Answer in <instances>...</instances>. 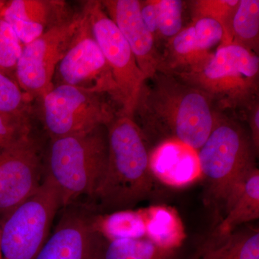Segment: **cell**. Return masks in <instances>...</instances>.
Wrapping results in <instances>:
<instances>
[{
  "label": "cell",
  "mask_w": 259,
  "mask_h": 259,
  "mask_svg": "<svg viewBox=\"0 0 259 259\" xmlns=\"http://www.w3.org/2000/svg\"><path fill=\"white\" fill-rule=\"evenodd\" d=\"M218 112L203 92L158 71L143 83L134 117L145 136L178 141L197 151L212 132Z\"/></svg>",
  "instance_id": "cell-1"
},
{
  "label": "cell",
  "mask_w": 259,
  "mask_h": 259,
  "mask_svg": "<svg viewBox=\"0 0 259 259\" xmlns=\"http://www.w3.org/2000/svg\"><path fill=\"white\" fill-rule=\"evenodd\" d=\"M107 131L106 168L94 198L104 209H130L152 191L147 139L136 120L126 116H116Z\"/></svg>",
  "instance_id": "cell-2"
},
{
  "label": "cell",
  "mask_w": 259,
  "mask_h": 259,
  "mask_svg": "<svg viewBox=\"0 0 259 259\" xmlns=\"http://www.w3.org/2000/svg\"><path fill=\"white\" fill-rule=\"evenodd\" d=\"M258 155L248 130L237 119L218 112L212 132L197 156L209 202L223 214L256 168Z\"/></svg>",
  "instance_id": "cell-3"
},
{
  "label": "cell",
  "mask_w": 259,
  "mask_h": 259,
  "mask_svg": "<svg viewBox=\"0 0 259 259\" xmlns=\"http://www.w3.org/2000/svg\"><path fill=\"white\" fill-rule=\"evenodd\" d=\"M107 127L87 134L51 139L44 170L55 187L61 207L83 196L94 197L106 168Z\"/></svg>",
  "instance_id": "cell-4"
},
{
  "label": "cell",
  "mask_w": 259,
  "mask_h": 259,
  "mask_svg": "<svg viewBox=\"0 0 259 259\" xmlns=\"http://www.w3.org/2000/svg\"><path fill=\"white\" fill-rule=\"evenodd\" d=\"M208 96L218 112H245L259 95V56L238 47H218L197 69L174 75Z\"/></svg>",
  "instance_id": "cell-5"
},
{
  "label": "cell",
  "mask_w": 259,
  "mask_h": 259,
  "mask_svg": "<svg viewBox=\"0 0 259 259\" xmlns=\"http://www.w3.org/2000/svg\"><path fill=\"white\" fill-rule=\"evenodd\" d=\"M38 100L40 118L51 139L107 127L118 113L107 95L68 85L54 87Z\"/></svg>",
  "instance_id": "cell-6"
},
{
  "label": "cell",
  "mask_w": 259,
  "mask_h": 259,
  "mask_svg": "<svg viewBox=\"0 0 259 259\" xmlns=\"http://www.w3.org/2000/svg\"><path fill=\"white\" fill-rule=\"evenodd\" d=\"M61 207L55 187L44 179L37 190L5 216L1 227L4 259H35L49 237L51 225Z\"/></svg>",
  "instance_id": "cell-7"
},
{
  "label": "cell",
  "mask_w": 259,
  "mask_h": 259,
  "mask_svg": "<svg viewBox=\"0 0 259 259\" xmlns=\"http://www.w3.org/2000/svg\"><path fill=\"white\" fill-rule=\"evenodd\" d=\"M83 8L117 86V115L134 119L136 102L146 80L144 74L128 44L107 14L101 2H85Z\"/></svg>",
  "instance_id": "cell-8"
},
{
  "label": "cell",
  "mask_w": 259,
  "mask_h": 259,
  "mask_svg": "<svg viewBox=\"0 0 259 259\" xmlns=\"http://www.w3.org/2000/svg\"><path fill=\"white\" fill-rule=\"evenodd\" d=\"M82 10L69 21L50 29L24 45L15 71V80L31 100H39L54 88L59 65L79 30Z\"/></svg>",
  "instance_id": "cell-9"
},
{
  "label": "cell",
  "mask_w": 259,
  "mask_h": 259,
  "mask_svg": "<svg viewBox=\"0 0 259 259\" xmlns=\"http://www.w3.org/2000/svg\"><path fill=\"white\" fill-rule=\"evenodd\" d=\"M81 10V25L56 67L53 84L68 85L107 95L117 106V86L111 70L95 40L88 15L83 8Z\"/></svg>",
  "instance_id": "cell-10"
},
{
  "label": "cell",
  "mask_w": 259,
  "mask_h": 259,
  "mask_svg": "<svg viewBox=\"0 0 259 259\" xmlns=\"http://www.w3.org/2000/svg\"><path fill=\"white\" fill-rule=\"evenodd\" d=\"M40 146L28 134L0 151V214H9L40 185Z\"/></svg>",
  "instance_id": "cell-11"
},
{
  "label": "cell",
  "mask_w": 259,
  "mask_h": 259,
  "mask_svg": "<svg viewBox=\"0 0 259 259\" xmlns=\"http://www.w3.org/2000/svg\"><path fill=\"white\" fill-rule=\"evenodd\" d=\"M106 245L92 218L72 211L62 216L35 259H104Z\"/></svg>",
  "instance_id": "cell-12"
},
{
  "label": "cell",
  "mask_w": 259,
  "mask_h": 259,
  "mask_svg": "<svg viewBox=\"0 0 259 259\" xmlns=\"http://www.w3.org/2000/svg\"><path fill=\"white\" fill-rule=\"evenodd\" d=\"M104 9L128 44L145 79L162 67L161 53L143 21L139 0H104Z\"/></svg>",
  "instance_id": "cell-13"
},
{
  "label": "cell",
  "mask_w": 259,
  "mask_h": 259,
  "mask_svg": "<svg viewBox=\"0 0 259 259\" xmlns=\"http://www.w3.org/2000/svg\"><path fill=\"white\" fill-rule=\"evenodd\" d=\"M75 14L64 1L59 0H12L0 10V18L9 24L23 46L69 21Z\"/></svg>",
  "instance_id": "cell-14"
},
{
  "label": "cell",
  "mask_w": 259,
  "mask_h": 259,
  "mask_svg": "<svg viewBox=\"0 0 259 259\" xmlns=\"http://www.w3.org/2000/svg\"><path fill=\"white\" fill-rule=\"evenodd\" d=\"M153 179L174 188L188 187L202 178L197 151L178 141L160 143L150 155Z\"/></svg>",
  "instance_id": "cell-15"
},
{
  "label": "cell",
  "mask_w": 259,
  "mask_h": 259,
  "mask_svg": "<svg viewBox=\"0 0 259 259\" xmlns=\"http://www.w3.org/2000/svg\"><path fill=\"white\" fill-rule=\"evenodd\" d=\"M213 54L204 50L199 45L191 24L165 44L159 72L172 75L188 72L207 62Z\"/></svg>",
  "instance_id": "cell-16"
},
{
  "label": "cell",
  "mask_w": 259,
  "mask_h": 259,
  "mask_svg": "<svg viewBox=\"0 0 259 259\" xmlns=\"http://www.w3.org/2000/svg\"><path fill=\"white\" fill-rule=\"evenodd\" d=\"M146 236L155 244L168 249H180L187 238L180 214L166 205H153L142 209Z\"/></svg>",
  "instance_id": "cell-17"
},
{
  "label": "cell",
  "mask_w": 259,
  "mask_h": 259,
  "mask_svg": "<svg viewBox=\"0 0 259 259\" xmlns=\"http://www.w3.org/2000/svg\"><path fill=\"white\" fill-rule=\"evenodd\" d=\"M259 218V170L248 175L241 190L227 208L218 228L219 238L233 233L238 226Z\"/></svg>",
  "instance_id": "cell-18"
},
{
  "label": "cell",
  "mask_w": 259,
  "mask_h": 259,
  "mask_svg": "<svg viewBox=\"0 0 259 259\" xmlns=\"http://www.w3.org/2000/svg\"><path fill=\"white\" fill-rule=\"evenodd\" d=\"M95 230L107 242L146 236L143 209H121L92 218Z\"/></svg>",
  "instance_id": "cell-19"
},
{
  "label": "cell",
  "mask_w": 259,
  "mask_h": 259,
  "mask_svg": "<svg viewBox=\"0 0 259 259\" xmlns=\"http://www.w3.org/2000/svg\"><path fill=\"white\" fill-rule=\"evenodd\" d=\"M203 259H259L258 228L233 232L202 246Z\"/></svg>",
  "instance_id": "cell-20"
},
{
  "label": "cell",
  "mask_w": 259,
  "mask_h": 259,
  "mask_svg": "<svg viewBox=\"0 0 259 259\" xmlns=\"http://www.w3.org/2000/svg\"><path fill=\"white\" fill-rule=\"evenodd\" d=\"M230 36L231 44L258 55V0H239L232 18Z\"/></svg>",
  "instance_id": "cell-21"
},
{
  "label": "cell",
  "mask_w": 259,
  "mask_h": 259,
  "mask_svg": "<svg viewBox=\"0 0 259 259\" xmlns=\"http://www.w3.org/2000/svg\"><path fill=\"white\" fill-rule=\"evenodd\" d=\"M180 249L162 248L146 238L107 242L104 259H178Z\"/></svg>",
  "instance_id": "cell-22"
},
{
  "label": "cell",
  "mask_w": 259,
  "mask_h": 259,
  "mask_svg": "<svg viewBox=\"0 0 259 259\" xmlns=\"http://www.w3.org/2000/svg\"><path fill=\"white\" fill-rule=\"evenodd\" d=\"M239 0H194L188 2L192 23L199 19H210L221 24L223 38L219 47L230 45V29L233 13Z\"/></svg>",
  "instance_id": "cell-23"
},
{
  "label": "cell",
  "mask_w": 259,
  "mask_h": 259,
  "mask_svg": "<svg viewBox=\"0 0 259 259\" xmlns=\"http://www.w3.org/2000/svg\"><path fill=\"white\" fill-rule=\"evenodd\" d=\"M185 2L181 0H156L157 10V35L156 44H163L183 29Z\"/></svg>",
  "instance_id": "cell-24"
},
{
  "label": "cell",
  "mask_w": 259,
  "mask_h": 259,
  "mask_svg": "<svg viewBox=\"0 0 259 259\" xmlns=\"http://www.w3.org/2000/svg\"><path fill=\"white\" fill-rule=\"evenodd\" d=\"M23 45L9 24L0 18V73L15 80ZM16 81V80H15Z\"/></svg>",
  "instance_id": "cell-25"
},
{
  "label": "cell",
  "mask_w": 259,
  "mask_h": 259,
  "mask_svg": "<svg viewBox=\"0 0 259 259\" xmlns=\"http://www.w3.org/2000/svg\"><path fill=\"white\" fill-rule=\"evenodd\" d=\"M31 101L15 80L0 73V114L30 115Z\"/></svg>",
  "instance_id": "cell-26"
},
{
  "label": "cell",
  "mask_w": 259,
  "mask_h": 259,
  "mask_svg": "<svg viewBox=\"0 0 259 259\" xmlns=\"http://www.w3.org/2000/svg\"><path fill=\"white\" fill-rule=\"evenodd\" d=\"M29 114H0V151L30 134Z\"/></svg>",
  "instance_id": "cell-27"
},
{
  "label": "cell",
  "mask_w": 259,
  "mask_h": 259,
  "mask_svg": "<svg viewBox=\"0 0 259 259\" xmlns=\"http://www.w3.org/2000/svg\"><path fill=\"white\" fill-rule=\"evenodd\" d=\"M193 25L196 37L204 50L211 52V49L221 45L223 38V29L221 24L210 19L196 20Z\"/></svg>",
  "instance_id": "cell-28"
},
{
  "label": "cell",
  "mask_w": 259,
  "mask_h": 259,
  "mask_svg": "<svg viewBox=\"0 0 259 259\" xmlns=\"http://www.w3.org/2000/svg\"><path fill=\"white\" fill-rule=\"evenodd\" d=\"M140 11L145 25L152 34L156 41L157 35V10L156 0L140 1Z\"/></svg>",
  "instance_id": "cell-29"
},
{
  "label": "cell",
  "mask_w": 259,
  "mask_h": 259,
  "mask_svg": "<svg viewBox=\"0 0 259 259\" xmlns=\"http://www.w3.org/2000/svg\"><path fill=\"white\" fill-rule=\"evenodd\" d=\"M248 122V131L256 152L259 151V100H256L244 112Z\"/></svg>",
  "instance_id": "cell-30"
},
{
  "label": "cell",
  "mask_w": 259,
  "mask_h": 259,
  "mask_svg": "<svg viewBox=\"0 0 259 259\" xmlns=\"http://www.w3.org/2000/svg\"><path fill=\"white\" fill-rule=\"evenodd\" d=\"M201 256H202V247H199L190 259H201Z\"/></svg>",
  "instance_id": "cell-31"
},
{
  "label": "cell",
  "mask_w": 259,
  "mask_h": 259,
  "mask_svg": "<svg viewBox=\"0 0 259 259\" xmlns=\"http://www.w3.org/2000/svg\"><path fill=\"white\" fill-rule=\"evenodd\" d=\"M5 3H6V1H3V0H0V10H2V8H3Z\"/></svg>",
  "instance_id": "cell-32"
},
{
  "label": "cell",
  "mask_w": 259,
  "mask_h": 259,
  "mask_svg": "<svg viewBox=\"0 0 259 259\" xmlns=\"http://www.w3.org/2000/svg\"><path fill=\"white\" fill-rule=\"evenodd\" d=\"M0 258H2V253H1V227H0Z\"/></svg>",
  "instance_id": "cell-33"
},
{
  "label": "cell",
  "mask_w": 259,
  "mask_h": 259,
  "mask_svg": "<svg viewBox=\"0 0 259 259\" xmlns=\"http://www.w3.org/2000/svg\"><path fill=\"white\" fill-rule=\"evenodd\" d=\"M0 259H4V258H3V257H2V258H0Z\"/></svg>",
  "instance_id": "cell-34"
},
{
  "label": "cell",
  "mask_w": 259,
  "mask_h": 259,
  "mask_svg": "<svg viewBox=\"0 0 259 259\" xmlns=\"http://www.w3.org/2000/svg\"><path fill=\"white\" fill-rule=\"evenodd\" d=\"M201 259H203V258H202V256H201Z\"/></svg>",
  "instance_id": "cell-35"
}]
</instances>
